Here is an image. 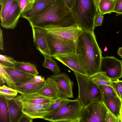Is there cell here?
Here are the masks:
<instances>
[{
	"label": "cell",
	"mask_w": 122,
	"mask_h": 122,
	"mask_svg": "<svg viewBox=\"0 0 122 122\" xmlns=\"http://www.w3.org/2000/svg\"><path fill=\"white\" fill-rule=\"evenodd\" d=\"M75 53L89 77L100 71L102 57L94 32L81 30L76 41Z\"/></svg>",
	"instance_id": "1"
},
{
	"label": "cell",
	"mask_w": 122,
	"mask_h": 122,
	"mask_svg": "<svg viewBox=\"0 0 122 122\" xmlns=\"http://www.w3.org/2000/svg\"><path fill=\"white\" fill-rule=\"evenodd\" d=\"M27 20L31 27L46 30L76 24L71 9L64 0H55L38 15Z\"/></svg>",
	"instance_id": "2"
},
{
	"label": "cell",
	"mask_w": 122,
	"mask_h": 122,
	"mask_svg": "<svg viewBox=\"0 0 122 122\" xmlns=\"http://www.w3.org/2000/svg\"><path fill=\"white\" fill-rule=\"evenodd\" d=\"M71 10L79 28L82 30L94 32V20L98 9L93 0H75Z\"/></svg>",
	"instance_id": "3"
},
{
	"label": "cell",
	"mask_w": 122,
	"mask_h": 122,
	"mask_svg": "<svg viewBox=\"0 0 122 122\" xmlns=\"http://www.w3.org/2000/svg\"><path fill=\"white\" fill-rule=\"evenodd\" d=\"M84 107L77 98L70 100L43 118L53 122H79Z\"/></svg>",
	"instance_id": "4"
},
{
	"label": "cell",
	"mask_w": 122,
	"mask_h": 122,
	"mask_svg": "<svg viewBox=\"0 0 122 122\" xmlns=\"http://www.w3.org/2000/svg\"><path fill=\"white\" fill-rule=\"evenodd\" d=\"M77 82L78 87V98L84 107L95 99L101 100V94L97 86L90 77L86 75L74 72Z\"/></svg>",
	"instance_id": "5"
},
{
	"label": "cell",
	"mask_w": 122,
	"mask_h": 122,
	"mask_svg": "<svg viewBox=\"0 0 122 122\" xmlns=\"http://www.w3.org/2000/svg\"><path fill=\"white\" fill-rule=\"evenodd\" d=\"M108 111H109L104 103L100 99L96 98L84 107L80 122H105Z\"/></svg>",
	"instance_id": "6"
},
{
	"label": "cell",
	"mask_w": 122,
	"mask_h": 122,
	"mask_svg": "<svg viewBox=\"0 0 122 122\" xmlns=\"http://www.w3.org/2000/svg\"><path fill=\"white\" fill-rule=\"evenodd\" d=\"M47 41L51 57L75 53L76 42L63 40L48 33Z\"/></svg>",
	"instance_id": "7"
},
{
	"label": "cell",
	"mask_w": 122,
	"mask_h": 122,
	"mask_svg": "<svg viewBox=\"0 0 122 122\" xmlns=\"http://www.w3.org/2000/svg\"><path fill=\"white\" fill-rule=\"evenodd\" d=\"M100 71L105 72L112 80L119 79L122 77V61L114 56L102 57Z\"/></svg>",
	"instance_id": "8"
},
{
	"label": "cell",
	"mask_w": 122,
	"mask_h": 122,
	"mask_svg": "<svg viewBox=\"0 0 122 122\" xmlns=\"http://www.w3.org/2000/svg\"><path fill=\"white\" fill-rule=\"evenodd\" d=\"M56 83L60 94L61 98H73L72 88L73 81L67 74L64 73H59L50 77Z\"/></svg>",
	"instance_id": "9"
},
{
	"label": "cell",
	"mask_w": 122,
	"mask_h": 122,
	"mask_svg": "<svg viewBox=\"0 0 122 122\" xmlns=\"http://www.w3.org/2000/svg\"><path fill=\"white\" fill-rule=\"evenodd\" d=\"M81 30L76 24L68 27H56L46 30L48 33L58 38L76 42Z\"/></svg>",
	"instance_id": "10"
},
{
	"label": "cell",
	"mask_w": 122,
	"mask_h": 122,
	"mask_svg": "<svg viewBox=\"0 0 122 122\" xmlns=\"http://www.w3.org/2000/svg\"><path fill=\"white\" fill-rule=\"evenodd\" d=\"M34 42L37 49L43 55L51 57L47 41V31L37 27H32Z\"/></svg>",
	"instance_id": "11"
},
{
	"label": "cell",
	"mask_w": 122,
	"mask_h": 122,
	"mask_svg": "<svg viewBox=\"0 0 122 122\" xmlns=\"http://www.w3.org/2000/svg\"><path fill=\"white\" fill-rule=\"evenodd\" d=\"M53 102L44 104L23 103V107L22 112L24 113L33 119H43L46 115L50 113L49 110V107Z\"/></svg>",
	"instance_id": "12"
},
{
	"label": "cell",
	"mask_w": 122,
	"mask_h": 122,
	"mask_svg": "<svg viewBox=\"0 0 122 122\" xmlns=\"http://www.w3.org/2000/svg\"><path fill=\"white\" fill-rule=\"evenodd\" d=\"M21 98V95L13 98H7L10 122H19L24 113L22 112L23 105Z\"/></svg>",
	"instance_id": "13"
},
{
	"label": "cell",
	"mask_w": 122,
	"mask_h": 122,
	"mask_svg": "<svg viewBox=\"0 0 122 122\" xmlns=\"http://www.w3.org/2000/svg\"><path fill=\"white\" fill-rule=\"evenodd\" d=\"M21 14L18 3L15 0L4 18L1 21V26L7 29H14L17 25Z\"/></svg>",
	"instance_id": "14"
},
{
	"label": "cell",
	"mask_w": 122,
	"mask_h": 122,
	"mask_svg": "<svg viewBox=\"0 0 122 122\" xmlns=\"http://www.w3.org/2000/svg\"><path fill=\"white\" fill-rule=\"evenodd\" d=\"M53 58L68 67L73 72L86 76V73L75 53L58 56Z\"/></svg>",
	"instance_id": "15"
},
{
	"label": "cell",
	"mask_w": 122,
	"mask_h": 122,
	"mask_svg": "<svg viewBox=\"0 0 122 122\" xmlns=\"http://www.w3.org/2000/svg\"><path fill=\"white\" fill-rule=\"evenodd\" d=\"M101 94V100L104 103L109 111L116 117L118 122H121L120 110L122 101L117 97Z\"/></svg>",
	"instance_id": "16"
},
{
	"label": "cell",
	"mask_w": 122,
	"mask_h": 122,
	"mask_svg": "<svg viewBox=\"0 0 122 122\" xmlns=\"http://www.w3.org/2000/svg\"><path fill=\"white\" fill-rule=\"evenodd\" d=\"M36 92L53 100L61 98L60 94L57 87L51 77L47 78L43 87Z\"/></svg>",
	"instance_id": "17"
},
{
	"label": "cell",
	"mask_w": 122,
	"mask_h": 122,
	"mask_svg": "<svg viewBox=\"0 0 122 122\" xmlns=\"http://www.w3.org/2000/svg\"><path fill=\"white\" fill-rule=\"evenodd\" d=\"M55 0H35L31 8L22 13L21 17L28 20L36 15Z\"/></svg>",
	"instance_id": "18"
},
{
	"label": "cell",
	"mask_w": 122,
	"mask_h": 122,
	"mask_svg": "<svg viewBox=\"0 0 122 122\" xmlns=\"http://www.w3.org/2000/svg\"><path fill=\"white\" fill-rule=\"evenodd\" d=\"M2 66L15 83H21L28 82L34 78L35 76L33 75L25 72L14 67Z\"/></svg>",
	"instance_id": "19"
},
{
	"label": "cell",
	"mask_w": 122,
	"mask_h": 122,
	"mask_svg": "<svg viewBox=\"0 0 122 122\" xmlns=\"http://www.w3.org/2000/svg\"><path fill=\"white\" fill-rule=\"evenodd\" d=\"M45 83V81L36 83L30 80L25 83H15V89L22 95L31 94L37 92L43 87Z\"/></svg>",
	"instance_id": "20"
},
{
	"label": "cell",
	"mask_w": 122,
	"mask_h": 122,
	"mask_svg": "<svg viewBox=\"0 0 122 122\" xmlns=\"http://www.w3.org/2000/svg\"><path fill=\"white\" fill-rule=\"evenodd\" d=\"M23 103L30 104H44L53 102L51 99L42 96L36 92L31 94L21 95Z\"/></svg>",
	"instance_id": "21"
},
{
	"label": "cell",
	"mask_w": 122,
	"mask_h": 122,
	"mask_svg": "<svg viewBox=\"0 0 122 122\" xmlns=\"http://www.w3.org/2000/svg\"><path fill=\"white\" fill-rule=\"evenodd\" d=\"M89 77L92 81L97 86H107L112 87L114 90L112 85V80L107 76L104 72L100 71Z\"/></svg>",
	"instance_id": "22"
},
{
	"label": "cell",
	"mask_w": 122,
	"mask_h": 122,
	"mask_svg": "<svg viewBox=\"0 0 122 122\" xmlns=\"http://www.w3.org/2000/svg\"><path fill=\"white\" fill-rule=\"evenodd\" d=\"M0 122H10L7 98L0 95Z\"/></svg>",
	"instance_id": "23"
},
{
	"label": "cell",
	"mask_w": 122,
	"mask_h": 122,
	"mask_svg": "<svg viewBox=\"0 0 122 122\" xmlns=\"http://www.w3.org/2000/svg\"><path fill=\"white\" fill-rule=\"evenodd\" d=\"M14 67L35 76L39 74L35 65L29 62L17 61Z\"/></svg>",
	"instance_id": "24"
},
{
	"label": "cell",
	"mask_w": 122,
	"mask_h": 122,
	"mask_svg": "<svg viewBox=\"0 0 122 122\" xmlns=\"http://www.w3.org/2000/svg\"><path fill=\"white\" fill-rule=\"evenodd\" d=\"M114 5V0H100L97 8L99 12L103 15L110 14L113 12Z\"/></svg>",
	"instance_id": "25"
},
{
	"label": "cell",
	"mask_w": 122,
	"mask_h": 122,
	"mask_svg": "<svg viewBox=\"0 0 122 122\" xmlns=\"http://www.w3.org/2000/svg\"><path fill=\"white\" fill-rule=\"evenodd\" d=\"M0 86L6 84L8 87L15 89L16 84L11 77L0 64Z\"/></svg>",
	"instance_id": "26"
},
{
	"label": "cell",
	"mask_w": 122,
	"mask_h": 122,
	"mask_svg": "<svg viewBox=\"0 0 122 122\" xmlns=\"http://www.w3.org/2000/svg\"><path fill=\"white\" fill-rule=\"evenodd\" d=\"M44 58L43 64V67L51 70L54 74L60 73V69L57 62L51 57L46 55H43Z\"/></svg>",
	"instance_id": "27"
},
{
	"label": "cell",
	"mask_w": 122,
	"mask_h": 122,
	"mask_svg": "<svg viewBox=\"0 0 122 122\" xmlns=\"http://www.w3.org/2000/svg\"><path fill=\"white\" fill-rule=\"evenodd\" d=\"M15 0H0L1 21L5 18Z\"/></svg>",
	"instance_id": "28"
},
{
	"label": "cell",
	"mask_w": 122,
	"mask_h": 122,
	"mask_svg": "<svg viewBox=\"0 0 122 122\" xmlns=\"http://www.w3.org/2000/svg\"><path fill=\"white\" fill-rule=\"evenodd\" d=\"M18 92L16 90L4 85L0 87V95L7 98H11L16 97Z\"/></svg>",
	"instance_id": "29"
},
{
	"label": "cell",
	"mask_w": 122,
	"mask_h": 122,
	"mask_svg": "<svg viewBox=\"0 0 122 122\" xmlns=\"http://www.w3.org/2000/svg\"><path fill=\"white\" fill-rule=\"evenodd\" d=\"M17 62L12 57L0 55V64L3 66L14 67Z\"/></svg>",
	"instance_id": "30"
},
{
	"label": "cell",
	"mask_w": 122,
	"mask_h": 122,
	"mask_svg": "<svg viewBox=\"0 0 122 122\" xmlns=\"http://www.w3.org/2000/svg\"><path fill=\"white\" fill-rule=\"evenodd\" d=\"M16 0L22 13L28 10L31 8L35 0Z\"/></svg>",
	"instance_id": "31"
},
{
	"label": "cell",
	"mask_w": 122,
	"mask_h": 122,
	"mask_svg": "<svg viewBox=\"0 0 122 122\" xmlns=\"http://www.w3.org/2000/svg\"><path fill=\"white\" fill-rule=\"evenodd\" d=\"M70 100L68 98H62L55 100L49 107V110L50 113L59 108Z\"/></svg>",
	"instance_id": "32"
},
{
	"label": "cell",
	"mask_w": 122,
	"mask_h": 122,
	"mask_svg": "<svg viewBox=\"0 0 122 122\" xmlns=\"http://www.w3.org/2000/svg\"><path fill=\"white\" fill-rule=\"evenodd\" d=\"M97 86L100 91V94L103 95L117 97L114 90L112 87L104 85H99Z\"/></svg>",
	"instance_id": "33"
},
{
	"label": "cell",
	"mask_w": 122,
	"mask_h": 122,
	"mask_svg": "<svg viewBox=\"0 0 122 122\" xmlns=\"http://www.w3.org/2000/svg\"><path fill=\"white\" fill-rule=\"evenodd\" d=\"M112 83L115 91L117 97L121 101L122 97V81L119 79L112 80Z\"/></svg>",
	"instance_id": "34"
},
{
	"label": "cell",
	"mask_w": 122,
	"mask_h": 122,
	"mask_svg": "<svg viewBox=\"0 0 122 122\" xmlns=\"http://www.w3.org/2000/svg\"><path fill=\"white\" fill-rule=\"evenodd\" d=\"M103 15L100 13L98 10L97 11L94 20L93 27L94 29L96 27L102 25L104 17Z\"/></svg>",
	"instance_id": "35"
},
{
	"label": "cell",
	"mask_w": 122,
	"mask_h": 122,
	"mask_svg": "<svg viewBox=\"0 0 122 122\" xmlns=\"http://www.w3.org/2000/svg\"><path fill=\"white\" fill-rule=\"evenodd\" d=\"M115 5L113 12L116 13V16L122 14V0H114Z\"/></svg>",
	"instance_id": "36"
},
{
	"label": "cell",
	"mask_w": 122,
	"mask_h": 122,
	"mask_svg": "<svg viewBox=\"0 0 122 122\" xmlns=\"http://www.w3.org/2000/svg\"><path fill=\"white\" fill-rule=\"evenodd\" d=\"M105 122H118L115 116L110 112L108 111L107 113Z\"/></svg>",
	"instance_id": "37"
},
{
	"label": "cell",
	"mask_w": 122,
	"mask_h": 122,
	"mask_svg": "<svg viewBox=\"0 0 122 122\" xmlns=\"http://www.w3.org/2000/svg\"><path fill=\"white\" fill-rule=\"evenodd\" d=\"M33 119L27 115L23 113L21 117L19 122H32Z\"/></svg>",
	"instance_id": "38"
},
{
	"label": "cell",
	"mask_w": 122,
	"mask_h": 122,
	"mask_svg": "<svg viewBox=\"0 0 122 122\" xmlns=\"http://www.w3.org/2000/svg\"><path fill=\"white\" fill-rule=\"evenodd\" d=\"M45 79L44 77L37 75L35 76L34 78L31 80L33 82L40 83L45 81Z\"/></svg>",
	"instance_id": "39"
},
{
	"label": "cell",
	"mask_w": 122,
	"mask_h": 122,
	"mask_svg": "<svg viewBox=\"0 0 122 122\" xmlns=\"http://www.w3.org/2000/svg\"><path fill=\"white\" fill-rule=\"evenodd\" d=\"M64 0L67 6L71 9L74 5L75 0Z\"/></svg>",
	"instance_id": "40"
},
{
	"label": "cell",
	"mask_w": 122,
	"mask_h": 122,
	"mask_svg": "<svg viewBox=\"0 0 122 122\" xmlns=\"http://www.w3.org/2000/svg\"><path fill=\"white\" fill-rule=\"evenodd\" d=\"M0 49L3 50L4 49L3 36L2 30L1 28L0 30Z\"/></svg>",
	"instance_id": "41"
},
{
	"label": "cell",
	"mask_w": 122,
	"mask_h": 122,
	"mask_svg": "<svg viewBox=\"0 0 122 122\" xmlns=\"http://www.w3.org/2000/svg\"><path fill=\"white\" fill-rule=\"evenodd\" d=\"M117 53L119 56L122 58V46L119 48Z\"/></svg>",
	"instance_id": "42"
},
{
	"label": "cell",
	"mask_w": 122,
	"mask_h": 122,
	"mask_svg": "<svg viewBox=\"0 0 122 122\" xmlns=\"http://www.w3.org/2000/svg\"><path fill=\"white\" fill-rule=\"evenodd\" d=\"M120 118L122 122V102L120 110Z\"/></svg>",
	"instance_id": "43"
},
{
	"label": "cell",
	"mask_w": 122,
	"mask_h": 122,
	"mask_svg": "<svg viewBox=\"0 0 122 122\" xmlns=\"http://www.w3.org/2000/svg\"><path fill=\"white\" fill-rule=\"evenodd\" d=\"M94 2L97 7V6L98 5V4L99 3V0H93Z\"/></svg>",
	"instance_id": "44"
},
{
	"label": "cell",
	"mask_w": 122,
	"mask_h": 122,
	"mask_svg": "<svg viewBox=\"0 0 122 122\" xmlns=\"http://www.w3.org/2000/svg\"><path fill=\"white\" fill-rule=\"evenodd\" d=\"M121 101H122V100H121Z\"/></svg>",
	"instance_id": "45"
},
{
	"label": "cell",
	"mask_w": 122,
	"mask_h": 122,
	"mask_svg": "<svg viewBox=\"0 0 122 122\" xmlns=\"http://www.w3.org/2000/svg\"></svg>",
	"instance_id": "46"
}]
</instances>
